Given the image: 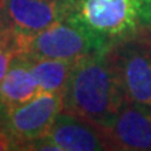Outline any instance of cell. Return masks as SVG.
<instances>
[{"instance_id": "cell-8", "label": "cell", "mask_w": 151, "mask_h": 151, "mask_svg": "<svg viewBox=\"0 0 151 151\" xmlns=\"http://www.w3.org/2000/svg\"><path fill=\"white\" fill-rule=\"evenodd\" d=\"M102 135L110 150L151 151V110L126 100Z\"/></svg>"}, {"instance_id": "cell-7", "label": "cell", "mask_w": 151, "mask_h": 151, "mask_svg": "<svg viewBox=\"0 0 151 151\" xmlns=\"http://www.w3.org/2000/svg\"><path fill=\"white\" fill-rule=\"evenodd\" d=\"M27 149L54 151H102L108 150L102 131L89 122L67 112H60L43 139Z\"/></svg>"}, {"instance_id": "cell-13", "label": "cell", "mask_w": 151, "mask_h": 151, "mask_svg": "<svg viewBox=\"0 0 151 151\" xmlns=\"http://www.w3.org/2000/svg\"><path fill=\"white\" fill-rule=\"evenodd\" d=\"M9 33H10V30H9V28L6 27L5 20H4V18H3L1 10H0V39H1V38H4L5 35H8Z\"/></svg>"}, {"instance_id": "cell-9", "label": "cell", "mask_w": 151, "mask_h": 151, "mask_svg": "<svg viewBox=\"0 0 151 151\" xmlns=\"http://www.w3.org/2000/svg\"><path fill=\"white\" fill-rule=\"evenodd\" d=\"M38 93L39 89L32 73L29 59L23 54H17L0 82V112L24 105Z\"/></svg>"}, {"instance_id": "cell-3", "label": "cell", "mask_w": 151, "mask_h": 151, "mask_svg": "<svg viewBox=\"0 0 151 151\" xmlns=\"http://www.w3.org/2000/svg\"><path fill=\"white\" fill-rule=\"evenodd\" d=\"M14 44L18 54L33 58L70 60L105 53L111 49L70 15L32 37L14 35Z\"/></svg>"}, {"instance_id": "cell-11", "label": "cell", "mask_w": 151, "mask_h": 151, "mask_svg": "<svg viewBox=\"0 0 151 151\" xmlns=\"http://www.w3.org/2000/svg\"><path fill=\"white\" fill-rule=\"evenodd\" d=\"M18 54L15 44H14V35L10 32L8 35L0 39V82L5 77L12 60Z\"/></svg>"}, {"instance_id": "cell-1", "label": "cell", "mask_w": 151, "mask_h": 151, "mask_svg": "<svg viewBox=\"0 0 151 151\" xmlns=\"http://www.w3.org/2000/svg\"><path fill=\"white\" fill-rule=\"evenodd\" d=\"M126 101L110 50L78 59L63 92V112L101 131L110 126Z\"/></svg>"}, {"instance_id": "cell-10", "label": "cell", "mask_w": 151, "mask_h": 151, "mask_svg": "<svg viewBox=\"0 0 151 151\" xmlns=\"http://www.w3.org/2000/svg\"><path fill=\"white\" fill-rule=\"evenodd\" d=\"M27 58L29 59V65L37 81L39 93H63L70 72L78 60L33 58V57H27Z\"/></svg>"}, {"instance_id": "cell-12", "label": "cell", "mask_w": 151, "mask_h": 151, "mask_svg": "<svg viewBox=\"0 0 151 151\" xmlns=\"http://www.w3.org/2000/svg\"><path fill=\"white\" fill-rule=\"evenodd\" d=\"M15 144L12 140V137L8 135V132L0 127V151H6V150H13Z\"/></svg>"}, {"instance_id": "cell-4", "label": "cell", "mask_w": 151, "mask_h": 151, "mask_svg": "<svg viewBox=\"0 0 151 151\" xmlns=\"http://www.w3.org/2000/svg\"><path fill=\"white\" fill-rule=\"evenodd\" d=\"M127 101L151 110V40L142 35L124 40L110 49Z\"/></svg>"}, {"instance_id": "cell-5", "label": "cell", "mask_w": 151, "mask_h": 151, "mask_svg": "<svg viewBox=\"0 0 151 151\" xmlns=\"http://www.w3.org/2000/svg\"><path fill=\"white\" fill-rule=\"evenodd\" d=\"M63 111V93L40 92L22 106L0 112L3 129L15 146H29L44 137Z\"/></svg>"}, {"instance_id": "cell-2", "label": "cell", "mask_w": 151, "mask_h": 151, "mask_svg": "<svg viewBox=\"0 0 151 151\" xmlns=\"http://www.w3.org/2000/svg\"><path fill=\"white\" fill-rule=\"evenodd\" d=\"M70 17L112 48L151 29V0H74Z\"/></svg>"}, {"instance_id": "cell-6", "label": "cell", "mask_w": 151, "mask_h": 151, "mask_svg": "<svg viewBox=\"0 0 151 151\" xmlns=\"http://www.w3.org/2000/svg\"><path fill=\"white\" fill-rule=\"evenodd\" d=\"M74 0H0V10L15 37H32L72 14Z\"/></svg>"}]
</instances>
